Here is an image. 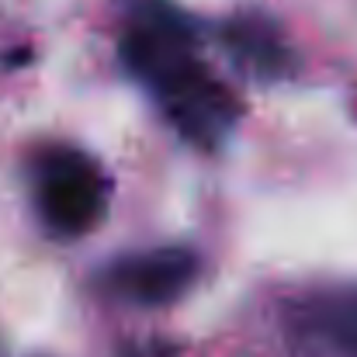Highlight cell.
Listing matches in <instances>:
<instances>
[{"label": "cell", "mask_w": 357, "mask_h": 357, "mask_svg": "<svg viewBox=\"0 0 357 357\" xmlns=\"http://www.w3.org/2000/svg\"><path fill=\"white\" fill-rule=\"evenodd\" d=\"M121 52L184 135L195 142H215L229 128L233 105L195 56L184 31L174 24L142 21L125 35Z\"/></svg>", "instance_id": "obj_1"}, {"label": "cell", "mask_w": 357, "mask_h": 357, "mask_svg": "<svg viewBox=\"0 0 357 357\" xmlns=\"http://www.w3.org/2000/svg\"><path fill=\"white\" fill-rule=\"evenodd\" d=\"M35 198L42 219L56 233L77 236L101 219L105 181L87 153L73 146H52L35 160Z\"/></svg>", "instance_id": "obj_2"}, {"label": "cell", "mask_w": 357, "mask_h": 357, "mask_svg": "<svg viewBox=\"0 0 357 357\" xmlns=\"http://www.w3.org/2000/svg\"><path fill=\"white\" fill-rule=\"evenodd\" d=\"M295 326L309 357H357V288L312 295Z\"/></svg>", "instance_id": "obj_3"}, {"label": "cell", "mask_w": 357, "mask_h": 357, "mask_svg": "<svg viewBox=\"0 0 357 357\" xmlns=\"http://www.w3.org/2000/svg\"><path fill=\"white\" fill-rule=\"evenodd\" d=\"M195 278V257L184 250H156L115 267V284L135 302H170Z\"/></svg>", "instance_id": "obj_4"}]
</instances>
